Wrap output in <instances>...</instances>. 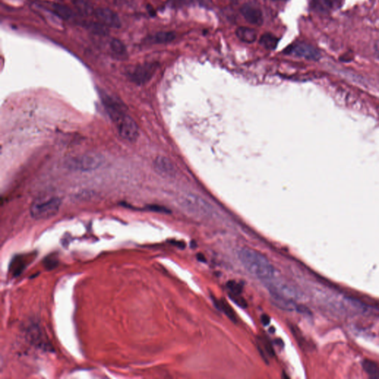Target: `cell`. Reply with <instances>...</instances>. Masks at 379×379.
Here are the masks:
<instances>
[{
  "instance_id": "obj_1",
  "label": "cell",
  "mask_w": 379,
  "mask_h": 379,
  "mask_svg": "<svg viewBox=\"0 0 379 379\" xmlns=\"http://www.w3.org/2000/svg\"><path fill=\"white\" fill-rule=\"evenodd\" d=\"M238 257L249 274L259 279L267 281L275 275V271L269 260L255 250L242 248Z\"/></svg>"
},
{
  "instance_id": "obj_2",
  "label": "cell",
  "mask_w": 379,
  "mask_h": 379,
  "mask_svg": "<svg viewBox=\"0 0 379 379\" xmlns=\"http://www.w3.org/2000/svg\"><path fill=\"white\" fill-rule=\"evenodd\" d=\"M265 283L272 297L293 301L301 298L298 290L284 278H277L275 275Z\"/></svg>"
},
{
  "instance_id": "obj_3",
  "label": "cell",
  "mask_w": 379,
  "mask_h": 379,
  "mask_svg": "<svg viewBox=\"0 0 379 379\" xmlns=\"http://www.w3.org/2000/svg\"><path fill=\"white\" fill-rule=\"evenodd\" d=\"M58 197H46L37 199L31 205V215L35 219H47L58 213L61 206Z\"/></svg>"
},
{
  "instance_id": "obj_4",
  "label": "cell",
  "mask_w": 379,
  "mask_h": 379,
  "mask_svg": "<svg viewBox=\"0 0 379 379\" xmlns=\"http://www.w3.org/2000/svg\"><path fill=\"white\" fill-rule=\"evenodd\" d=\"M103 162L104 158L100 153H87L67 159L66 166L76 171L88 172L99 168Z\"/></svg>"
},
{
  "instance_id": "obj_5",
  "label": "cell",
  "mask_w": 379,
  "mask_h": 379,
  "mask_svg": "<svg viewBox=\"0 0 379 379\" xmlns=\"http://www.w3.org/2000/svg\"><path fill=\"white\" fill-rule=\"evenodd\" d=\"M116 126L123 139L129 142H134L137 140L139 135V127L130 116L127 114L125 116L116 123Z\"/></svg>"
},
{
  "instance_id": "obj_6",
  "label": "cell",
  "mask_w": 379,
  "mask_h": 379,
  "mask_svg": "<svg viewBox=\"0 0 379 379\" xmlns=\"http://www.w3.org/2000/svg\"><path fill=\"white\" fill-rule=\"evenodd\" d=\"M287 54H292L295 57L304 58L305 60L317 61L321 58V54L318 49L307 43H297L290 46L285 50Z\"/></svg>"
},
{
  "instance_id": "obj_7",
  "label": "cell",
  "mask_w": 379,
  "mask_h": 379,
  "mask_svg": "<svg viewBox=\"0 0 379 379\" xmlns=\"http://www.w3.org/2000/svg\"><path fill=\"white\" fill-rule=\"evenodd\" d=\"M158 66L159 64L156 63H147L138 65L133 72L130 73V80L136 84H145L153 77Z\"/></svg>"
},
{
  "instance_id": "obj_8",
  "label": "cell",
  "mask_w": 379,
  "mask_h": 379,
  "mask_svg": "<svg viewBox=\"0 0 379 379\" xmlns=\"http://www.w3.org/2000/svg\"><path fill=\"white\" fill-rule=\"evenodd\" d=\"M184 208L199 216H207L211 215V208L205 201L193 195H188L184 198Z\"/></svg>"
},
{
  "instance_id": "obj_9",
  "label": "cell",
  "mask_w": 379,
  "mask_h": 379,
  "mask_svg": "<svg viewBox=\"0 0 379 379\" xmlns=\"http://www.w3.org/2000/svg\"><path fill=\"white\" fill-rule=\"evenodd\" d=\"M95 15L100 20V22L105 26L113 28H119L121 27L122 23L120 17L109 8H97L95 11Z\"/></svg>"
},
{
  "instance_id": "obj_10",
  "label": "cell",
  "mask_w": 379,
  "mask_h": 379,
  "mask_svg": "<svg viewBox=\"0 0 379 379\" xmlns=\"http://www.w3.org/2000/svg\"><path fill=\"white\" fill-rule=\"evenodd\" d=\"M242 17L248 22L254 25H262L264 21L263 14L259 8L252 4H244L240 8Z\"/></svg>"
},
{
  "instance_id": "obj_11",
  "label": "cell",
  "mask_w": 379,
  "mask_h": 379,
  "mask_svg": "<svg viewBox=\"0 0 379 379\" xmlns=\"http://www.w3.org/2000/svg\"><path fill=\"white\" fill-rule=\"evenodd\" d=\"M154 168L159 174L165 177H171L175 174L173 164L165 156H158L154 162Z\"/></svg>"
},
{
  "instance_id": "obj_12",
  "label": "cell",
  "mask_w": 379,
  "mask_h": 379,
  "mask_svg": "<svg viewBox=\"0 0 379 379\" xmlns=\"http://www.w3.org/2000/svg\"><path fill=\"white\" fill-rule=\"evenodd\" d=\"M235 35L243 42L253 43L257 40L256 31L248 27H239L237 28Z\"/></svg>"
},
{
  "instance_id": "obj_13",
  "label": "cell",
  "mask_w": 379,
  "mask_h": 379,
  "mask_svg": "<svg viewBox=\"0 0 379 379\" xmlns=\"http://www.w3.org/2000/svg\"><path fill=\"white\" fill-rule=\"evenodd\" d=\"M176 38V34L173 31H161L150 37V42L155 44H165L170 42Z\"/></svg>"
},
{
  "instance_id": "obj_14",
  "label": "cell",
  "mask_w": 379,
  "mask_h": 379,
  "mask_svg": "<svg viewBox=\"0 0 379 379\" xmlns=\"http://www.w3.org/2000/svg\"><path fill=\"white\" fill-rule=\"evenodd\" d=\"M310 5L316 12L326 14L333 7L332 0H310Z\"/></svg>"
},
{
  "instance_id": "obj_15",
  "label": "cell",
  "mask_w": 379,
  "mask_h": 379,
  "mask_svg": "<svg viewBox=\"0 0 379 379\" xmlns=\"http://www.w3.org/2000/svg\"><path fill=\"white\" fill-rule=\"evenodd\" d=\"M259 43L265 49L273 51L276 48L278 44V39L274 34L267 33L263 34L259 40Z\"/></svg>"
},
{
  "instance_id": "obj_16",
  "label": "cell",
  "mask_w": 379,
  "mask_h": 379,
  "mask_svg": "<svg viewBox=\"0 0 379 379\" xmlns=\"http://www.w3.org/2000/svg\"><path fill=\"white\" fill-rule=\"evenodd\" d=\"M362 366L364 371L370 378L379 379V367L376 362L371 360H364Z\"/></svg>"
},
{
  "instance_id": "obj_17",
  "label": "cell",
  "mask_w": 379,
  "mask_h": 379,
  "mask_svg": "<svg viewBox=\"0 0 379 379\" xmlns=\"http://www.w3.org/2000/svg\"><path fill=\"white\" fill-rule=\"evenodd\" d=\"M52 11L57 17L64 20H69L73 15L72 11L68 7L60 4H54L52 5Z\"/></svg>"
},
{
  "instance_id": "obj_18",
  "label": "cell",
  "mask_w": 379,
  "mask_h": 379,
  "mask_svg": "<svg viewBox=\"0 0 379 379\" xmlns=\"http://www.w3.org/2000/svg\"><path fill=\"white\" fill-rule=\"evenodd\" d=\"M110 47H111L112 51L113 52L116 53V54L119 55L123 56L126 54V45L123 44V42L120 40H117V39H113L112 41L110 42Z\"/></svg>"
},
{
  "instance_id": "obj_19",
  "label": "cell",
  "mask_w": 379,
  "mask_h": 379,
  "mask_svg": "<svg viewBox=\"0 0 379 379\" xmlns=\"http://www.w3.org/2000/svg\"><path fill=\"white\" fill-rule=\"evenodd\" d=\"M218 304L219 307H220L222 311L231 318L232 321H235L236 318H235V313L232 310V307L229 305V304L225 301V300H220L218 301Z\"/></svg>"
},
{
  "instance_id": "obj_20",
  "label": "cell",
  "mask_w": 379,
  "mask_h": 379,
  "mask_svg": "<svg viewBox=\"0 0 379 379\" xmlns=\"http://www.w3.org/2000/svg\"><path fill=\"white\" fill-rule=\"evenodd\" d=\"M89 29L96 34H101V35H105L107 33V29L105 28L103 24L100 23H92L89 26Z\"/></svg>"
},
{
  "instance_id": "obj_21",
  "label": "cell",
  "mask_w": 379,
  "mask_h": 379,
  "mask_svg": "<svg viewBox=\"0 0 379 379\" xmlns=\"http://www.w3.org/2000/svg\"><path fill=\"white\" fill-rule=\"evenodd\" d=\"M78 9L84 14H90L91 11V7L84 0H77L76 3Z\"/></svg>"
},
{
  "instance_id": "obj_22",
  "label": "cell",
  "mask_w": 379,
  "mask_h": 379,
  "mask_svg": "<svg viewBox=\"0 0 379 379\" xmlns=\"http://www.w3.org/2000/svg\"><path fill=\"white\" fill-rule=\"evenodd\" d=\"M228 287L232 293L231 295H239L242 292V287L239 283H236L235 281H229L228 283Z\"/></svg>"
},
{
  "instance_id": "obj_23",
  "label": "cell",
  "mask_w": 379,
  "mask_h": 379,
  "mask_svg": "<svg viewBox=\"0 0 379 379\" xmlns=\"http://www.w3.org/2000/svg\"><path fill=\"white\" fill-rule=\"evenodd\" d=\"M374 51L376 57L379 59V40H376L374 44Z\"/></svg>"
},
{
  "instance_id": "obj_24",
  "label": "cell",
  "mask_w": 379,
  "mask_h": 379,
  "mask_svg": "<svg viewBox=\"0 0 379 379\" xmlns=\"http://www.w3.org/2000/svg\"><path fill=\"white\" fill-rule=\"evenodd\" d=\"M262 321L264 325H268L271 321H270V318L268 317V316L263 315L262 316Z\"/></svg>"
},
{
  "instance_id": "obj_25",
  "label": "cell",
  "mask_w": 379,
  "mask_h": 379,
  "mask_svg": "<svg viewBox=\"0 0 379 379\" xmlns=\"http://www.w3.org/2000/svg\"><path fill=\"white\" fill-rule=\"evenodd\" d=\"M116 3L123 4L128 2L129 0H113Z\"/></svg>"
},
{
  "instance_id": "obj_26",
  "label": "cell",
  "mask_w": 379,
  "mask_h": 379,
  "mask_svg": "<svg viewBox=\"0 0 379 379\" xmlns=\"http://www.w3.org/2000/svg\"><path fill=\"white\" fill-rule=\"evenodd\" d=\"M198 255H199V254H198ZM198 258H199V261H201V262H205V257H204L203 255H202V254H199V255H198Z\"/></svg>"
}]
</instances>
